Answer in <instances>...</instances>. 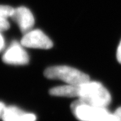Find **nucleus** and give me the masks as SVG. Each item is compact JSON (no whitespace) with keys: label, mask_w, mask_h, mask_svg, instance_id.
<instances>
[{"label":"nucleus","mask_w":121,"mask_h":121,"mask_svg":"<svg viewBox=\"0 0 121 121\" xmlns=\"http://www.w3.org/2000/svg\"><path fill=\"white\" fill-rule=\"evenodd\" d=\"M117 60L118 61L121 63V41L120 44H119V46L118 47V49H117Z\"/></svg>","instance_id":"nucleus-11"},{"label":"nucleus","mask_w":121,"mask_h":121,"mask_svg":"<svg viewBox=\"0 0 121 121\" xmlns=\"http://www.w3.org/2000/svg\"><path fill=\"white\" fill-rule=\"evenodd\" d=\"M9 28V24L8 19L5 17L0 16V32L7 30Z\"/></svg>","instance_id":"nucleus-10"},{"label":"nucleus","mask_w":121,"mask_h":121,"mask_svg":"<svg viewBox=\"0 0 121 121\" xmlns=\"http://www.w3.org/2000/svg\"><path fill=\"white\" fill-rule=\"evenodd\" d=\"M72 113L80 121H105L109 114L107 108L88 104L78 99L71 106Z\"/></svg>","instance_id":"nucleus-3"},{"label":"nucleus","mask_w":121,"mask_h":121,"mask_svg":"<svg viewBox=\"0 0 121 121\" xmlns=\"http://www.w3.org/2000/svg\"><path fill=\"white\" fill-rule=\"evenodd\" d=\"M20 43L24 47L48 49L52 47L51 40L39 29L31 30L24 35Z\"/></svg>","instance_id":"nucleus-4"},{"label":"nucleus","mask_w":121,"mask_h":121,"mask_svg":"<svg viewBox=\"0 0 121 121\" xmlns=\"http://www.w3.org/2000/svg\"><path fill=\"white\" fill-rule=\"evenodd\" d=\"M105 121H121V106L113 113H109Z\"/></svg>","instance_id":"nucleus-9"},{"label":"nucleus","mask_w":121,"mask_h":121,"mask_svg":"<svg viewBox=\"0 0 121 121\" xmlns=\"http://www.w3.org/2000/svg\"><path fill=\"white\" fill-rule=\"evenodd\" d=\"M10 17L17 23L24 35L32 30L35 24V18L31 11L26 7L21 6L14 8Z\"/></svg>","instance_id":"nucleus-6"},{"label":"nucleus","mask_w":121,"mask_h":121,"mask_svg":"<svg viewBox=\"0 0 121 121\" xmlns=\"http://www.w3.org/2000/svg\"><path fill=\"white\" fill-rule=\"evenodd\" d=\"M78 99L92 106L106 108L111 102V95L102 83L90 80L79 85Z\"/></svg>","instance_id":"nucleus-1"},{"label":"nucleus","mask_w":121,"mask_h":121,"mask_svg":"<svg viewBox=\"0 0 121 121\" xmlns=\"http://www.w3.org/2000/svg\"><path fill=\"white\" fill-rule=\"evenodd\" d=\"M6 64L15 65H26L29 61V56L21 43L14 41L10 44L2 56Z\"/></svg>","instance_id":"nucleus-5"},{"label":"nucleus","mask_w":121,"mask_h":121,"mask_svg":"<svg viewBox=\"0 0 121 121\" xmlns=\"http://www.w3.org/2000/svg\"><path fill=\"white\" fill-rule=\"evenodd\" d=\"M44 75L48 79H59L70 85H80L90 80L88 75L65 65L50 67L44 71Z\"/></svg>","instance_id":"nucleus-2"},{"label":"nucleus","mask_w":121,"mask_h":121,"mask_svg":"<svg viewBox=\"0 0 121 121\" xmlns=\"http://www.w3.org/2000/svg\"><path fill=\"white\" fill-rule=\"evenodd\" d=\"M1 119L3 121H36V117L15 106H5Z\"/></svg>","instance_id":"nucleus-7"},{"label":"nucleus","mask_w":121,"mask_h":121,"mask_svg":"<svg viewBox=\"0 0 121 121\" xmlns=\"http://www.w3.org/2000/svg\"><path fill=\"white\" fill-rule=\"evenodd\" d=\"M5 105L2 102H0V118H1L3 113L4 112L5 108Z\"/></svg>","instance_id":"nucleus-13"},{"label":"nucleus","mask_w":121,"mask_h":121,"mask_svg":"<svg viewBox=\"0 0 121 121\" xmlns=\"http://www.w3.org/2000/svg\"><path fill=\"white\" fill-rule=\"evenodd\" d=\"M5 46V41L2 35L1 34V32H0V51H2V49L4 48Z\"/></svg>","instance_id":"nucleus-12"},{"label":"nucleus","mask_w":121,"mask_h":121,"mask_svg":"<svg viewBox=\"0 0 121 121\" xmlns=\"http://www.w3.org/2000/svg\"><path fill=\"white\" fill-rule=\"evenodd\" d=\"M79 85H70L67 84L65 86H60L53 87L50 90V94L55 96L62 97H79Z\"/></svg>","instance_id":"nucleus-8"}]
</instances>
